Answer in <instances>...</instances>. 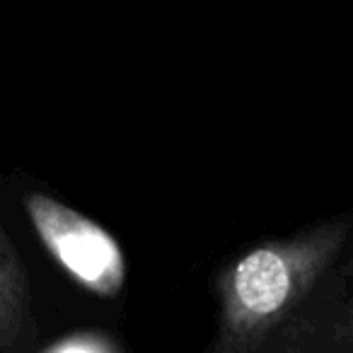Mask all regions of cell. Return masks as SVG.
<instances>
[{"label":"cell","instance_id":"cell-1","mask_svg":"<svg viewBox=\"0 0 353 353\" xmlns=\"http://www.w3.org/2000/svg\"><path fill=\"white\" fill-rule=\"evenodd\" d=\"M348 242V223L329 221L288 240H266L218 276V332L213 353L274 348L298 307L324 283Z\"/></svg>","mask_w":353,"mask_h":353},{"label":"cell","instance_id":"cell-2","mask_svg":"<svg viewBox=\"0 0 353 353\" xmlns=\"http://www.w3.org/2000/svg\"><path fill=\"white\" fill-rule=\"evenodd\" d=\"M27 213L39 240L70 279L99 298L121 293L126 285V256L112 232L46 194H32Z\"/></svg>","mask_w":353,"mask_h":353},{"label":"cell","instance_id":"cell-3","mask_svg":"<svg viewBox=\"0 0 353 353\" xmlns=\"http://www.w3.org/2000/svg\"><path fill=\"white\" fill-rule=\"evenodd\" d=\"M30 285L25 266L0 228V348H20L30 336Z\"/></svg>","mask_w":353,"mask_h":353},{"label":"cell","instance_id":"cell-4","mask_svg":"<svg viewBox=\"0 0 353 353\" xmlns=\"http://www.w3.org/2000/svg\"><path fill=\"white\" fill-rule=\"evenodd\" d=\"M117 348L119 346L109 336H102L97 332H88L85 336L83 334H75V336L54 343L51 351H117Z\"/></svg>","mask_w":353,"mask_h":353}]
</instances>
